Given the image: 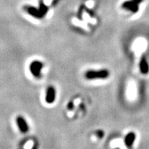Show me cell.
<instances>
[{
  "instance_id": "6da1fadb",
  "label": "cell",
  "mask_w": 149,
  "mask_h": 149,
  "mask_svg": "<svg viewBox=\"0 0 149 149\" xmlns=\"http://www.w3.org/2000/svg\"><path fill=\"white\" fill-rule=\"evenodd\" d=\"M109 72L107 70H102L100 71H88L86 74L88 79H105L109 77Z\"/></svg>"
},
{
  "instance_id": "277c9868",
  "label": "cell",
  "mask_w": 149,
  "mask_h": 149,
  "mask_svg": "<svg viewBox=\"0 0 149 149\" xmlns=\"http://www.w3.org/2000/svg\"><path fill=\"white\" fill-rule=\"evenodd\" d=\"M139 68H140V71L142 74H147L149 70V66L147 62L146 58L144 55L141 57L140 62H139Z\"/></svg>"
},
{
  "instance_id": "52a82bcc",
  "label": "cell",
  "mask_w": 149,
  "mask_h": 149,
  "mask_svg": "<svg viewBox=\"0 0 149 149\" xmlns=\"http://www.w3.org/2000/svg\"><path fill=\"white\" fill-rule=\"evenodd\" d=\"M135 134L133 133V132H130L128 134H127L125 137V144L128 147H130L133 145L134 141L135 140Z\"/></svg>"
},
{
  "instance_id": "5b68a950",
  "label": "cell",
  "mask_w": 149,
  "mask_h": 149,
  "mask_svg": "<svg viewBox=\"0 0 149 149\" xmlns=\"http://www.w3.org/2000/svg\"><path fill=\"white\" fill-rule=\"evenodd\" d=\"M55 88L52 86L49 87L47 91V93H46V102L48 104L53 103V102L55 101Z\"/></svg>"
},
{
  "instance_id": "3957f363",
  "label": "cell",
  "mask_w": 149,
  "mask_h": 149,
  "mask_svg": "<svg viewBox=\"0 0 149 149\" xmlns=\"http://www.w3.org/2000/svg\"><path fill=\"white\" fill-rule=\"evenodd\" d=\"M42 67L43 65L42 63L38 61H35L31 63L30 69H31V71L33 75H35V77H38V76L40 75V71L42 70Z\"/></svg>"
},
{
  "instance_id": "8992f818",
  "label": "cell",
  "mask_w": 149,
  "mask_h": 149,
  "mask_svg": "<svg viewBox=\"0 0 149 149\" xmlns=\"http://www.w3.org/2000/svg\"><path fill=\"white\" fill-rule=\"evenodd\" d=\"M17 122L18 126L20 130L23 133H26L29 130V126H28L25 120L22 118V117H18L17 118Z\"/></svg>"
},
{
  "instance_id": "7a4b0ae2",
  "label": "cell",
  "mask_w": 149,
  "mask_h": 149,
  "mask_svg": "<svg viewBox=\"0 0 149 149\" xmlns=\"http://www.w3.org/2000/svg\"><path fill=\"white\" fill-rule=\"evenodd\" d=\"M144 0H130L123 3L122 7L133 13H137L139 10V3H141Z\"/></svg>"
}]
</instances>
